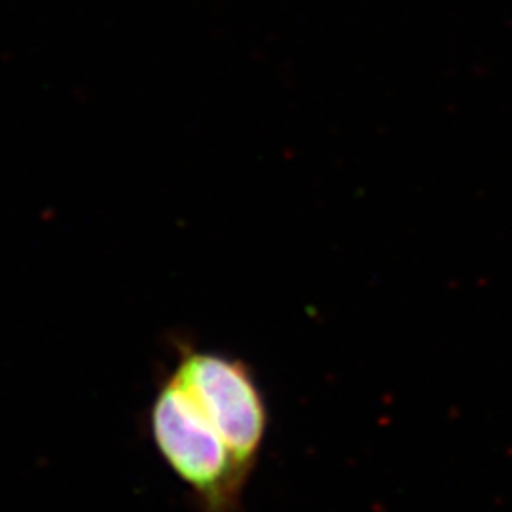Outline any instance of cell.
Instances as JSON below:
<instances>
[{
  "instance_id": "cell-1",
  "label": "cell",
  "mask_w": 512,
  "mask_h": 512,
  "mask_svg": "<svg viewBox=\"0 0 512 512\" xmlns=\"http://www.w3.org/2000/svg\"><path fill=\"white\" fill-rule=\"evenodd\" d=\"M148 427L158 454L192 492L198 511L241 512L249 476L173 374L152 401Z\"/></svg>"
},
{
  "instance_id": "cell-2",
  "label": "cell",
  "mask_w": 512,
  "mask_h": 512,
  "mask_svg": "<svg viewBox=\"0 0 512 512\" xmlns=\"http://www.w3.org/2000/svg\"><path fill=\"white\" fill-rule=\"evenodd\" d=\"M173 376L200 404L251 478L268 435V406L253 370L222 353L188 351Z\"/></svg>"
}]
</instances>
